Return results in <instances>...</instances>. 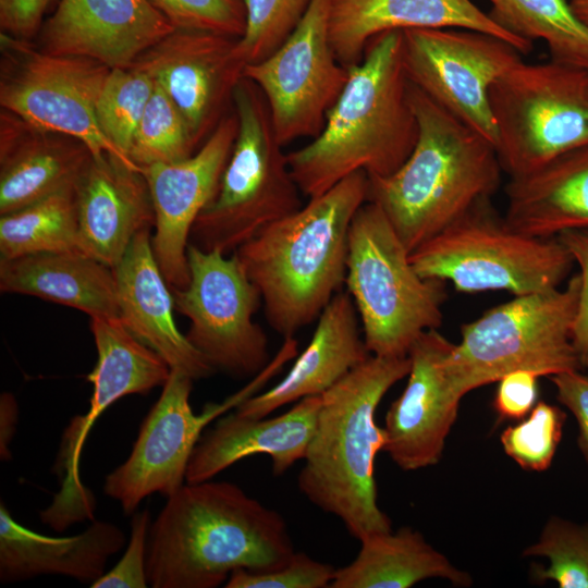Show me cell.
<instances>
[{"instance_id":"11","label":"cell","mask_w":588,"mask_h":588,"mask_svg":"<svg viewBox=\"0 0 588 588\" xmlns=\"http://www.w3.org/2000/svg\"><path fill=\"white\" fill-rule=\"evenodd\" d=\"M0 52L1 109L83 142L94 157L110 154L139 169L98 123L97 103L110 68L84 57L49 53L30 39L2 32Z\"/></svg>"},{"instance_id":"43","label":"cell","mask_w":588,"mask_h":588,"mask_svg":"<svg viewBox=\"0 0 588 588\" xmlns=\"http://www.w3.org/2000/svg\"><path fill=\"white\" fill-rule=\"evenodd\" d=\"M52 0H0L1 32L30 39L42 26V20Z\"/></svg>"},{"instance_id":"26","label":"cell","mask_w":588,"mask_h":588,"mask_svg":"<svg viewBox=\"0 0 588 588\" xmlns=\"http://www.w3.org/2000/svg\"><path fill=\"white\" fill-rule=\"evenodd\" d=\"M125 543L123 531L94 522L83 532L50 537L20 525L0 505V580L2 584L41 575H61L93 584L105 574L108 559Z\"/></svg>"},{"instance_id":"3","label":"cell","mask_w":588,"mask_h":588,"mask_svg":"<svg viewBox=\"0 0 588 588\" xmlns=\"http://www.w3.org/2000/svg\"><path fill=\"white\" fill-rule=\"evenodd\" d=\"M367 198L368 175L355 172L234 252L283 338L317 320L345 284L351 224Z\"/></svg>"},{"instance_id":"36","label":"cell","mask_w":588,"mask_h":588,"mask_svg":"<svg viewBox=\"0 0 588 588\" xmlns=\"http://www.w3.org/2000/svg\"><path fill=\"white\" fill-rule=\"evenodd\" d=\"M313 0H245L246 26L237 41L246 64L277 50L298 25Z\"/></svg>"},{"instance_id":"6","label":"cell","mask_w":588,"mask_h":588,"mask_svg":"<svg viewBox=\"0 0 588 588\" xmlns=\"http://www.w3.org/2000/svg\"><path fill=\"white\" fill-rule=\"evenodd\" d=\"M233 110L237 133L231 155L189 236V244L226 255L303 206L266 99L246 77L236 86Z\"/></svg>"},{"instance_id":"24","label":"cell","mask_w":588,"mask_h":588,"mask_svg":"<svg viewBox=\"0 0 588 588\" xmlns=\"http://www.w3.org/2000/svg\"><path fill=\"white\" fill-rule=\"evenodd\" d=\"M320 395L294 403L287 412L268 418L237 415L221 417L196 444L186 469V483H197L236 462L257 454L269 455L274 475H282L304 458L314 434Z\"/></svg>"},{"instance_id":"45","label":"cell","mask_w":588,"mask_h":588,"mask_svg":"<svg viewBox=\"0 0 588 588\" xmlns=\"http://www.w3.org/2000/svg\"><path fill=\"white\" fill-rule=\"evenodd\" d=\"M577 19L588 28V0H568Z\"/></svg>"},{"instance_id":"42","label":"cell","mask_w":588,"mask_h":588,"mask_svg":"<svg viewBox=\"0 0 588 588\" xmlns=\"http://www.w3.org/2000/svg\"><path fill=\"white\" fill-rule=\"evenodd\" d=\"M550 378L556 390V399L577 420V443L588 465V376L578 369L560 372Z\"/></svg>"},{"instance_id":"27","label":"cell","mask_w":588,"mask_h":588,"mask_svg":"<svg viewBox=\"0 0 588 588\" xmlns=\"http://www.w3.org/2000/svg\"><path fill=\"white\" fill-rule=\"evenodd\" d=\"M506 223L529 236L558 237L588 229V147L563 154L537 170L510 177Z\"/></svg>"},{"instance_id":"40","label":"cell","mask_w":588,"mask_h":588,"mask_svg":"<svg viewBox=\"0 0 588 588\" xmlns=\"http://www.w3.org/2000/svg\"><path fill=\"white\" fill-rule=\"evenodd\" d=\"M558 238L579 267L580 294L572 329V343L580 368L588 371V229L566 231Z\"/></svg>"},{"instance_id":"10","label":"cell","mask_w":588,"mask_h":588,"mask_svg":"<svg viewBox=\"0 0 588 588\" xmlns=\"http://www.w3.org/2000/svg\"><path fill=\"white\" fill-rule=\"evenodd\" d=\"M490 105L495 150L510 177L588 147V69L523 60L493 84Z\"/></svg>"},{"instance_id":"19","label":"cell","mask_w":588,"mask_h":588,"mask_svg":"<svg viewBox=\"0 0 588 588\" xmlns=\"http://www.w3.org/2000/svg\"><path fill=\"white\" fill-rule=\"evenodd\" d=\"M174 29L149 0H60L39 47L126 69Z\"/></svg>"},{"instance_id":"28","label":"cell","mask_w":588,"mask_h":588,"mask_svg":"<svg viewBox=\"0 0 588 588\" xmlns=\"http://www.w3.org/2000/svg\"><path fill=\"white\" fill-rule=\"evenodd\" d=\"M0 291L119 316L113 269L78 249L0 258Z\"/></svg>"},{"instance_id":"21","label":"cell","mask_w":588,"mask_h":588,"mask_svg":"<svg viewBox=\"0 0 588 588\" xmlns=\"http://www.w3.org/2000/svg\"><path fill=\"white\" fill-rule=\"evenodd\" d=\"M79 250L114 268L135 236L154 229L155 211L140 169L105 154L76 187Z\"/></svg>"},{"instance_id":"13","label":"cell","mask_w":588,"mask_h":588,"mask_svg":"<svg viewBox=\"0 0 588 588\" xmlns=\"http://www.w3.org/2000/svg\"><path fill=\"white\" fill-rule=\"evenodd\" d=\"M282 367L281 359L272 358L241 391L222 403H208L200 414H195L189 403L194 379L171 369L130 456L106 477V495L118 501L125 515L134 513L152 493L172 495L183 486L191 455L205 427L255 395Z\"/></svg>"},{"instance_id":"2","label":"cell","mask_w":588,"mask_h":588,"mask_svg":"<svg viewBox=\"0 0 588 588\" xmlns=\"http://www.w3.org/2000/svg\"><path fill=\"white\" fill-rule=\"evenodd\" d=\"M402 30L372 38L329 111L321 132L287 154L303 195L313 198L363 171L384 176L397 170L418 137L408 78L402 59Z\"/></svg>"},{"instance_id":"32","label":"cell","mask_w":588,"mask_h":588,"mask_svg":"<svg viewBox=\"0 0 588 588\" xmlns=\"http://www.w3.org/2000/svg\"><path fill=\"white\" fill-rule=\"evenodd\" d=\"M198 148L180 110L155 83L154 93L134 134L130 159L143 169L157 163L182 161Z\"/></svg>"},{"instance_id":"15","label":"cell","mask_w":588,"mask_h":588,"mask_svg":"<svg viewBox=\"0 0 588 588\" xmlns=\"http://www.w3.org/2000/svg\"><path fill=\"white\" fill-rule=\"evenodd\" d=\"M331 0H313L305 15L267 58L244 69L262 93L282 146L316 137L350 75L329 37Z\"/></svg>"},{"instance_id":"34","label":"cell","mask_w":588,"mask_h":588,"mask_svg":"<svg viewBox=\"0 0 588 588\" xmlns=\"http://www.w3.org/2000/svg\"><path fill=\"white\" fill-rule=\"evenodd\" d=\"M523 555L548 560L547 567L534 573L538 580L554 581L560 588H588V523L551 517Z\"/></svg>"},{"instance_id":"14","label":"cell","mask_w":588,"mask_h":588,"mask_svg":"<svg viewBox=\"0 0 588 588\" xmlns=\"http://www.w3.org/2000/svg\"><path fill=\"white\" fill-rule=\"evenodd\" d=\"M402 35L408 82L495 147L490 89L523 54L499 37L469 28H412Z\"/></svg>"},{"instance_id":"30","label":"cell","mask_w":588,"mask_h":588,"mask_svg":"<svg viewBox=\"0 0 588 588\" xmlns=\"http://www.w3.org/2000/svg\"><path fill=\"white\" fill-rule=\"evenodd\" d=\"M501 27L529 41L542 40L550 59L588 69V28L568 0H488Z\"/></svg>"},{"instance_id":"44","label":"cell","mask_w":588,"mask_h":588,"mask_svg":"<svg viewBox=\"0 0 588 588\" xmlns=\"http://www.w3.org/2000/svg\"><path fill=\"white\" fill-rule=\"evenodd\" d=\"M19 417V407L14 395L2 392L0 395V457L8 462L12 458L10 443L14 437Z\"/></svg>"},{"instance_id":"29","label":"cell","mask_w":588,"mask_h":588,"mask_svg":"<svg viewBox=\"0 0 588 588\" xmlns=\"http://www.w3.org/2000/svg\"><path fill=\"white\" fill-rule=\"evenodd\" d=\"M359 542L356 558L336 568L330 588H409L428 578L460 587L473 583L412 527L370 534Z\"/></svg>"},{"instance_id":"33","label":"cell","mask_w":588,"mask_h":588,"mask_svg":"<svg viewBox=\"0 0 588 588\" xmlns=\"http://www.w3.org/2000/svg\"><path fill=\"white\" fill-rule=\"evenodd\" d=\"M154 89L155 82L148 74L134 68H119L110 70L99 96L100 128L128 159L135 131Z\"/></svg>"},{"instance_id":"8","label":"cell","mask_w":588,"mask_h":588,"mask_svg":"<svg viewBox=\"0 0 588 588\" xmlns=\"http://www.w3.org/2000/svg\"><path fill=\"white\" fill-rule=\"evenodd\" d=\"M580 277L564 289L517 295L461 328V341L445 359L455 391L464 396L516 370L554 376L580 370L572 343Z\"/></svg>"},{"instance_id":"7","label":"cell","mask_w":588,"mask_h":588,"mask_svg":"<svg viewBox=\"0 0 588 588\" xmlns=\"http://www.w3.org/2000/svg\"><path fill=\"white\" fill-rule=\"evenodd\" d=\"M444 281L421 277L411 253L373 203L355 213L348 235L345 284L371 355L405 357L426 331L438 329Z\"/></svg>"},{"instance_id":"31","label":"cell","mask_w":588,"mask_h":588,"mask_svg":"<svg viewBox=\"0 0 588 588\" xmlns=\"http://www.w3.org/2000/svg\"><path fill=\"white\" fill-rule=\"evenodd\" d=\"M0 216V258L79 250L76 189Z\"/></svg>"},{"instance_id":"1","label":"cell","mask_w":588,"mask_h":588,"mask_svg":"<svg viewBox=\"0 0 588 588\" xmlns=\"http://www.w3.org/2000/svg\"><path fill=\"white\" fill-rule=\"evenodd\" d=\"M295 553L283 516L228 481L183 485L150 524L152 588H216L237 568L275 569Z\"/></svg>"},{"instance_id":"4","label":"cell","mask_w":588,"mask_h":588,"mask_svg":"<svg viewBox=\"0 0 588 588\" xmlns=\"http://www.w3.org/2000/svg\"><path fill=\"white\" fill-rule=\"evenodd\" d=\"M409 368L408 356L370 355L320 395L298 489L315 506L336 516L357 540L392 530L378 504L375 461L384 449L385 432L376 422V412Z\"/></svg>"},{"instance_id":"25","label":"cell","mask_w":588,"mask_h":588,"mask_svg":"<svg viewBox=\"0 0 588 588\" xmlns=\"http://www.w3.org/2000/svg\"><path fill=\"white\" fill-rule=\"evenodd\" d=\"M370 355L352 297L340 291L320 314L310 342L283 379L243 401L235 413L261 418L304 397L321 395Z\"/></svg>"},{"instance_id":"20","label":"cell","mask_w":588,"mask_h":588,"mask_svg":"<svg viewBox=\"0 0 588 588\" xmlns=\"http://www.w3.org/2000/svg\"><path fill=\"white\" fill-rule=\"evenodd\" d=\"M460 27L483 32L513 45L522 54L532 41L501 27L471 0H331L329 37L336 59L351 68L368 42L391 30Z\"/></svg>"},{"instance_id":"5","label":"cell","mask_w":588,"mask_h":588,"mask_svg":"<svg viewBox=\"0 0 588 588\" xmlns=\"http://www.w3.org/2000/svg\"><path fill=\"white\" fill-rule=\"evenodd\" d=\"M408 94L416 144L393 173L368 176L367 201L382 210L412 253L491 198L503 170L491 142L411 83Z\"/></svg>"},{"instance_id":"22","label":"cell","mask_w":588,"mask_h":588,"mask_svg":"<svg viewBox=\"0 0 588 588\" xmlns=\"http://www.w3.org/2000/svg\"><path fill=\"white\" fill-rule=\"evenodd\" d=\"M119 317L171 367L194 380L216 372L176 327L174 301L151 247V230L139 232L113 268Z\"/></svg>"},{"instance_id":"41","label":"cell","mask_w":588,"mask_h":588,"mask_svg":"<svg viewBox=\"0 0 588 588\" xmlns=\"http://www.w3.org/2000/svg\"><path fill=\"white\" fill-rule=\"evenodd\" d=\"M539 377L529 370H516L498 381L493 408L500 418L519 420L531 412L538 402Z\"/></svg>"},{"instance_id":"38","label":"cell","mask_w":588,"mask_h":588,"mask_svg":"<svg viewBox=\"0 0 588 588\" xmlns=\"http://www.w3.org/2000/svg\"><path fill=\"white\" fill-rule=\"evenodd\" d=\"M336 568L319 562L304 552H296L290 561L272 571L234 569L225 588H330Z\"/></svg>"},{"instance_id":"23","label":"cell","mask_w":588,"mask_h":588,"mask_svg":"<svg viewBox=\"0 0 588 588\" xmlns=\"http://www.w3.org/2000/svg\"><path fill=\"white\" fill-rule=\"evenodd\" d=\"M93 154L81 140L0 112V215L76 189Z\"/></svg>"},{"instance_id":"9","label":"cell","mask_w":588,"mask_h":588,"mask_svg":"<svg viewBox=\"0 0 588 588\" xmlns=\"http://www.w3.org/2000/svg\"><path fill=\"white\" fill-rule=\"evenodd\" d=\"M417 272L464 293L507 291L515 296L559 287L574 264L558 237L512 229L490 198L411 253Z\"/></svg>"},{"instance_id":"16","label":"cell","mask_w":588,"mask_h":588,"mask_svg":"<svg viewBox=\"0 0 588 588\" xmlns=\"http://www.w3.org/2000/svg\"><path fill=\"white\" fill-rule=\"evenodd\" d=\"M238 38L174 29L130 66L148 74L184 117L200 147L233 106L246 62Z\"/></svg>"},{"instance_id":"17","label":"cell","mask_w":588,"mask_h":588,"mask_svg":"<svg viewBox=\"0 0 588 588\" xmlns=\"http://www.w3.org/2000/svg\"><path fill=\"white\" fill-rule=\"evenodd\" d=\"M236 133L237 117L233 110L191 157L142 169L155 211L152 253L171 290L188 283L191 232L218 189Z\"/></svg>"},{"instance_id":"35","label":"cell","mask_w":588,"mask_h":588,"mask_svg":"<svg viewBox=\"0 0 588 588\" xmlns=\"http://www.w3.org/2000/svg\"><path fill=\"white\" fill-rule=\"evenodd\" d=\"M565 420L566 414L560 407L537 402L525 418L503 430L502 448L523 469L544 471L552 464Z\"/></svg>"},{"instance_id":"39","label":"cell","mask_w":588,"mask_h":588,"mask_svg":"<svg viewBox=\"0 0 588 588\" xmlns=\"http://www.w3.org/2000/svg\"><path fill=\"white\" fill-rule=\"evenodd\" d=\"M147 510L135 512L127 548L118 564L93 584V588H146L147 542L150 528Z\"/></svg>"},{"instance_id":"18","label":"cell","mask_w":588,"mask_h":588,"mask_svg":"<svg viewBox=\"0 0 588 588\" xmlns=\"http://www.w3.org/2000/svg\"><path fill=\"white\" fill-rule=\"evenodd\" d=\"M453 346L438 329H431L408 352L407 383L390 405L383 427V451L402 470L433 466L442 456L463 397L453 388L445 368Z\"/></svg>"},{"instance_id":"37","label":"cell","mask_w":588,"mask_h":588,"mask_svg":"<svg viewBox=\"0 0 588 588\" xmlns=\"http://www.w3.org/2000/svg\"><path fill=\"white\" fill-rule=\"evenodd\" d=\"M175 29L201 30L241 38L246 26L245 0H149Z\"/></svg>"},{"instance_id":"12","label":"cell","mask_w":588,"mask_h":588,"mask_svg":"<svg viewBox=\"0 0 588 588\" xmlns=\"http://www.w3.org/2000/svg\"><path fill=\"white\" fill-rule=\"evenodd\" d=\"M189 280L172 290L174 309L191 324L189 343L215 370L254 378L270 363L268 338L254 321L262 305L235 253L187 248Z\"/></svg>"}]
</instances>
